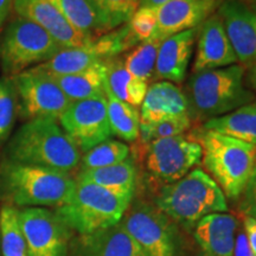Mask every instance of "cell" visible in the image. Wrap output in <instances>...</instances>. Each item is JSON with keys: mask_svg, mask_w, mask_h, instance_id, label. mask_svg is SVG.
Here are the masks:
<instances>
[{"mask_svg": "<svg viewBox=\"0 0 256 256\" xmlns=\"http://www.w3.org/2000/svg\"><path fill=\"white\" fill-rule=\"evenodd\" d=\"M106 84V83H104ZM108 121L113 136L126 142H136L140 136V113L138 108L120 101L104 86Z\"/></svg>", "mask_w": 256, "mask_h": 256, "instance_id": "obj_26", "label": "cell"}, {"mask_svg": "<svg viewBox=\"0 0 256 256\" xmlns=\"http://www.w3.org/2000/svg\"><path fill=\"white\" fill-rule=\"evenodd\" d=\"M130 148L126 142L108 139L83 153L80 168L81 171L107 168L124 162L130 158Z\"/></svg>", "mask_w": 256, "mask_h": 256, "instance_id": "obj_29", "label": "cell"}, {"mask_svg": "<svg viewBox=\"0 0 256 256\" xmlns=\"http://www.w3.org/2000/svg\"><path fill=\"white\" fill-rule=\"evenodd\" d=\"M14 0H0V28L4 26L12 10H14Z\"/></svg>", "mask_w": 256, "mask_h": 256, "instance_id": "obj_38", "label": "cell"}, {"mask_svg": "<svg viewBox=\"0 0 256 256\" xmlns=\"http://www.w3.org/2000/svg\"><path fill=\"white\" fill-rule=\"evenodd\" d=\"M0 256H2V234H0Z\"/></svg>", "mask_w": 256, "mask_h": 256, "instance_id": "obj_41", "label": "cell"}, {"mask_svg": "<svg viewBox=\"0 0 256 256\" xmlns=\"http://www.w3.org/2000/svg\"><path fill=\"white\" fill-rule=\"evenodd\" d=\"M72 174L4 160L0 164V197L14 208H58L75 190Z\"/></svg>", "mask_w": 256, "mask_h": 256, "instance_id": "obj_2", "label": "cell"}, {"mask_svg": "<svg viewBox=\"0 0 256 256\" xmlns=\"http://www.w3.org/2000/svg\"><path fill=\"white\" fill-rule=\"evenodd\" d=\"M18 211L17 208L8 204L0 211L2 256H28L26 243L19 224Z\"/></svg>", "mask_w": 256, "mask_h": 256, "instance_id": "obj_28", "label": "cell"}, {"mask_svg": "<svg viewBox=\"0 0 256 256\" xmlns=\"http://www.w3.org/2000/svg\"><path fill=\"white\" fill-rule=\"evenodd\" d=\"M248 82L250 84V87L252 88V90L256 92V62L252 64L249 69L248 72Z\"/></svg>", "mask_w": 256, "mask_h": 256, "instance_id": "obj_39", "label": "cell"}, {"mask_svg": "<svg viewBox=\"0 0 256 256\" xmlns=\"http://www.w3.org/2000/svg\"><path fill=\"white\" fill-rule=\"evenodd\" d=\"M14 10L18 17L43 28L62 49L87 46L94 40L69 24L58 0H14Z\"/></svg>", "mask_w": 256, "mask_h": 256, "instance_id": "obj_14", "label": "cell"}, {"mask_svg": "<svg viewBox=\"0 0 256 256\" xmlns=\"http://www.w3.org/2000/svg\"><path fill=\"white\" fill-rule=\"evenodd\" d=\"M243 232L247 236L249 247H250L252 254L256 256V220L244 216V218H243Z\"/></svg>", "mask_w": 256, "mask_h": 256, "instance_id": "obj_37", "label": "cell"}, {"mask_svg": "<svg viewBox=\"0 0 256 256\" xmlns=\"http://www.w3.org/2000/svg\"><path fill=\"white\" fill-rule=\"evenodd\" d=\"M240 210H241L243 216L256 220V168L252 178L249 179L244 191L241 194Z\"/></svg>", "mask_w": 256, "mask_h": 256, "instance_id": "obj_35", "label": "cell"}, {"mask_svg": "<svg viewBox=\"0 0 256 256\" xmlns=\"http://www.w3.org/2000/svg\"><path fill=\"white\" fill-rule=\"evenodd\" d=\"M194 44L196 55L192 72L226 68L238 63L217 11L197 28Z\"/></svg>", "mask_w": 256, "mask_h": 256, "instance_id": "obj_15", "label": "cell"}, {"mask_svg": "<svg viewBox=\"0 0 256 256\" xmlns=\"http://www.w3.org/2000/svg\"><path fill=\"white\" fill-rule=\"evenodd\" d=\"M240 228L235 216L215 212L203 217L194 228L198 256H235V238Z\"/></svg>", "mask_w": 256, "mask_h": 256, "instance_id": "obj_19", "label": "cell"}, {"mask_svg": "<svg viewBox=\"0 0 256 256\" xmlns=\"http://www.w3.org/2000/svg\"><path fill=\"white\" fill-rule=\"evenodd\" d=\"M82 153L60 127L58 120L36 118L25 121L10 138L5 160L40 166L72 174L81 162Z\"/></svg>", "mask_w": 256, "mask_h": 256, "instance_id": "obj_1", "label": "cell"}, {"mask_svg": "<svg viewBox=\"0 0 256 256\" xmlns=\"http://www.w3.org/2000/svg\"><path fill=\"white\" fill-rule=\"evenodd\" d=\"M223 0H168L156 8V40L172 36L200 25L214 14Z\"/></svg>", "mask_w": 256, "mask_h": 256, "instance_id": "obj_16", "label": "cell"}, {"mask_svg": "<svg viewBox=\"0 0 256 256\" xmlns=\"http://www.w3.org/2000/svg\"><path fill=\"white\" fill-rule=\"evenodd\" d=\"M60 10L69 24L92 40L107 34L89 0H58Z\"/></svg>", "mask_w": 256, "mask_h": 256, "instance_id": "obj_27", "label": "cell"}, {"mask_svg": "<svg viewBox=\"0 0 256 256\" xmlns=\"http://www.w3.org/2000/svg\"><path fill=\"white\" fill-rule=\"evenodd\" d=\"M196 34L197 28H194L160 40L153 80L174 84L184 82L196 43Z\"/></svg>", "mask_w": 256, "mask_h": 256, "instance_id": "obj_17", "label": "cell"}, {"mask_svg": "<svg viewBox=\"0 0 256 256\" xmlns=\"http://www.w3.org/2000/svg\"><path fill=\"white\" fill-rule=\"evenodd\" d=\"M127 24L139 44L156 40V34H158L156 8L139 6Z\"/></svg>", "mask_w": 256, "mask_h": 256, "instance_id": "obj_34", "label": "cell"}, {"mask_svg": "<svg viewBox=\"0 0 256 256\" xmlns=\"http://www.w3.org/2000/svg\"><path fill=\"white\" fill-rule=\"evenodd\" d=\"M133 197L76 180L72 197L55 211L72 232L88 235L119 223Z\"/></svg>", "mask_w": 256, "mask_h": 256, "instance_id": "obj_6", "label": "cell"}, {"mask_svg": "<svg viewBox=\"0 0 256 256\" xmlns=\"http://www.w3.org/2000/svg\"><path fill=\"white\" fill-rule=\"evenodd\" d=\"M191 122L192 120L190 116H182L156 121L152 124H140L139 140L142 145H146L158 139L180 136L190 130Z\"/></svg>", "mask_w": 256, "mask_h": 256, "instance_id": "obj_33", "label": "cell"}, {"mask_svg": "<svg viewBox=\"0 0 256 256\" xmlns=\"http://www.w3.org/2000/svg\"><path fill=\"white\" fill-rule=\"evenodd\" d=\"M139 113L140 124L190 116L184 90L168 81L154 82L148 86Z\"/></svg>", "mask_w": 256, "mask_h": 256, "instance_id": "obj_20", "label": "cell"}, {"mask_svg": "<svg viewBox=\"0 0 256 256\" xmlns=\"http://www.w3.org/2000/svg\"><path fill=\"white\" fill-rule=\"evenodd\" d=\"M198 139L208 174L224 196L238 200L256 168V146L203 128Z\"/></svg>", "mask_w": 256, "mask_h": 256, "instance_id": "obj_5", "label": "cell"}, {"mask_svg": "<svg viewBox=\"0 0 256 256\" xmlns=\"http://www.w3.org/2000/svg\"><path fill=\"white\" fill-rule=\"evenodd\" d=\"M217 14L232 43L238 62L250 68L256 62V5L242 0H223Z\"/></svg>", "mask_w": 256, "mask_h": 256, "instance_id": "obj_13", "label": "cell"}, {"mask_svg": "<svg viewBox=\"0 0 256 256\" xmlns=\"http://www.w3.org/2000/svg\"><path fill=\"white\" fill-rule=\"evenodd\" d=\"M140 6H148V8H159L168 0H139Z\"/></svg>", "mask_w": 256, "mask_h": 256, "instance_id": "obj_40", "label": "cell"}, {"mask_svg": "<svg viewBox=\"0 0 256 256\" xmlns=\"http://www.w3.org/2000/svg\"><path fill=\"white\" fill-rule=\"evenodd\" d=\"M252 4L256 5V0H252Z\"/></svg>", "mask_w": 256, "mask_h": 256, "instance_id": "obj_42", "label": "cell"}, {"mask_svg": "<svg viewBox=\"0 0 256 256\" xmlns=\"http://www.w3.org/2000/svg\"><path fill=\"white\" fill-rule=\"evenodd\" d=\"M107 32L127 24L139 8V0H89Z\"/></svg>", "mask_w": 256, "mask_h": 256, "instance_id": "obj_31", "label": "cell"}, {"mask_svg": "<svg viewBox=\"0 0 256 256\" xmlns=\"http://www.w3.org/2000/svg\"><path fill=\"white\" fill-rule=\"evenodd\" d=\"M202 128L256 146V102L242 106L232 113L208 120Z\"/></svg>", "mask_w": 256, "mask_h": 256, "instance_id": "obj_25", "label": "cell"}, {"mask_svg": "<svg viewBox=\"0 0 256 256\" xmlns=\"http://www.w3.org/2000/svg\"><path fill=\"white\" fill-rule=\"evenodd\" d=\"M156 206L176 224L194 229L210 214L226 212V198L217 183L200 168H194L174 183L164 185Z\"/></svg>", "mask_w": 256, "mask_h": 256, "instance_id": "obj_4", "label": "cell"}, {"mask_svg": "<svg viewBox=\"0 0 256 256\" xmlns=\"http://www.w3.org/2000/svg\"><path fill=\"white\" fill-rule=\"evenodd\" d=\"M160 40L140 43L124 57V68L138 80L148 83L153 80Z\"/></svg>", "mask_w": 256, "mask_h": 256, "instance_id": "obj_30", "label": "cell"}, {"mask_svg": "<svg viewBox=\"0 0 256 256\" xmlns=\"http://www.w3.org/2000/svg\"><path fill=\"white\" fill-rule=\"evenodd\" d=\"M106 88L120 101L140 107L148 89V83L138 80L124 68V57L118 56L104 60Z\"/></svg>", "mask_w": 256, "mask_h": 256, "instance_id": "obj_21", "label": "cell"}, {"mask_svg": "<svg viewBox=\"0 0 256 256\" xmlns=\"http://www.w3.org/2000/svg\"><path fill=\"white\" fill-rule=\"evenodd\" d=\"M76 180L92 183L119 194H134L136 185V168L132 158L107 168L80 171Z\"/></svg>", "mask_w": 256, "mask_h": 256, "instance_id": "obj_23", "label": "cell"}, {"mask_svg": "<svg viewBox=\"0 0 256 256\" xmlns=\"http://www.w3.org/2000/svg\"><path fill=\"white\" fill-rule=\"evenodd\" d=\"M19 102V116L24 120L51 118L58 120L72 101L52 76L32 66L12 76Z\"/></svg>", "mask_w": 256, "mask_h": 256, "instance_id": "obj_10", "label": "cell"}, {"mask_svg": "<svg viewBox=\"0 0 256 256\" xmlns=\"http://www.w3.org/2000/svg\"><path fill=\"white\" fill-rule=\"evenodd\" d=\"M244 72L241 64L192 72L184 92L191 120L206 122L252 104L255 95L246 87Z\"/></svg>", "mask_w": 256, "mask_h": 256, "instance_id": "obj_3", "label": "cell"}, {"mask_svg": "<svg viewBox=\"0 0 256 256\" xmlns=\"http://www.w3.org/2000/svg\"><path fill=\"white\" fill-rule=\"evenodd\" d=\"M58 122L81 153L113 136L104 95L72 102L60 116Z\"/></svg>", "mask_w": 256, "mask_h": 256, "instance_id": "obj_12", "label": "cell"}, {"mask_svg": "<svg viewBox=\"0 0 256 256\" xmlns=\"http://www.w3.org/2000/svg\"><path fill=\"white\" fill-rule=\"evenodd\" d=\"M19 116V102L14 83L10 76L0 78V146L8 142Z\"/></svg>", "mask_w": 256, "mask_h": 256, "instance_id": "obj_32", "label": "cell"}, {"mask_svg": "<svg viewBox=\"0 0 256 256\" xmlns=\"http://www.w3.org/2000/svg\"><path fill=\"white\" fill-rule=\"evenodd\" d=\"M69 254L70 256H145L120 222L107 229L80 235L70 243Z\"/></svg>", "mask_w": 256, "mask_h": 256, "instance_id": "obj_18", "label": "cell"}, {"mask_svg": "<svg viewBox=\"0 0 256 256\" xmlns=\"http://www.w3.org/2000/svg\"><path fill=\"white\" fill-rule=\"evenodd\" d=\"M120 223L145 256H182L176 223L154 204L132 200Z\"/></svg>", "mask_w": 256, "mask_h": 256, "instance_id": "obj_8", "label": "cell"}, {"mask_svg": "<svg viewBox=\"0 0 256 256\" xmlns=\"http://www.w3.org/2000/svg\"><path fill=\"white\" fill-rule=\"evenodd\" d=\"M70 101H81L104 95L106 64L98 62L83 72L72 75L52 76Z\"/></svg>", "mask_w": 256, "mask_h": 256, "instance_id": "obj_22", "label": "cell"}, {"mask_svg": "<svg viewBox=\"0 0 256 256\" xmlns=\"http://www.w3.org/2000/svg\"><path fill=\"white\" fill-rule=\"evenodd\" d=\"M28 256H68L72 230L46 208H26L18 211Z\"/></svg>", "mask_w": 256, "mask_h": 256, "instance_id": "obj_11", "label": "cell"}, {"mask_svg": "<svg viewBox=\"0 0 256 256\" xmlns=\"http://www.w3.org/2000/svg\"><path fill=\"white\" fill-rule=\"evenodd\" d=\"M235 256H255L252 254L250 247H249V243L247 240V236L243 230L238 229L235 238Z\"/></svg>", "mask_w": 256, "mask_h": 256, "instance_id": "obj_36", "label": "cell"}, {"mask_svg": "<svg viewBox=\"0 0 256 256\" xmlns=\"http://www.w3.org/2000/svg\"><path fill=\"white\" fill-rule=\"evenodd\" d=\"M144 147L147 172L164 185L174 183L202 162V146L194 136L180 134L151 142Z\"/></svg>", "mask_w": 256, "mask_h": 256, "instance_id": "obj_9", "label": "cell"}, {"mask_svg": "<svg viewBox=\"0 0 256 256\" xmlns=\"http://www.w3.org/2000/svg\"><path fill=\"white\" fill-rule=\"evenodd\" d=\"M102 60L104 58L94 40L87 46L62 49L52 58L38 64L34 68L50 76L72 75V74L83 72L92 64L102 62Z\"/></svg>", "mask_w": 256, "mask_h": 256, "instance_id": "obj_24", "label": "cell"}, {"mask_svg": "<svg viewBox=\"0 0 256 256\" xmlns=\"http://www.w3.org/2000/svg\"><path fill=\"white\" fill-rule=\"evenodd\" d=\"M62 50L58 43L40 25L16 17L0 40V66L4 76L17 75L36 66Z\"/></svg>", "mask_w": 256, "mask_h": 256, "instance_id": "obj_7", "label": "cell"}]
</instances>
